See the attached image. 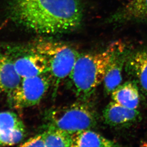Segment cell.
I'll list each match as a JSON object with an SVG mask.
<instances>
[{"label":"cell","mask_w":147,"mask_h":147,"mask_svg":"<svg viewBox=\"0 0 147 147\" xmlns=\"http://www.w3.org/2000/svg\"><path fill=\"white\" fill-rule=\"evenodd\" d=\"M7 13L15 24L41 34L73 32L83 17L80 0H10Z\"/></svg>","instance_id":"obj_1"},{"label":"cell","mask_w":147,"mask_h":147,"mask_svg":"<svg viewBox=\"0 0 147 147\" xmlns=\"http://www.w3.org/2000/svg\"><path fill=\"white\" fill-rule=\"evenodd\" d=\"M129 53L126 45H124L117 51L110 62L103 81L104 93L106 95L111 94L121 84L122 80V71Z\"/></svg>","instance_id":"obj_10"},{"label":"cell","mask_w":147,"mask_h":147,"mask_svg":"<svg viewBox=\"0 0 147 147\" xmlns=\"http://www.w3.org/2000/svg\"><path fill=\"white\" fill-rule=\"evenodd\" d=\"M147 21V0H131L107 18L110 24Z\"/></svg>","instance_id":"obj_9"},{"label":"cell","mask_w":147,"mask_h":147,"mask_svg":"<svg viewBox=\"0 0 147 147\" xmlns=\"http://www.w3.org/2000/svg\"><path fill=\"white\" fill-rule=\"evenodd\" d=\"M46 120L47 127L72 134L95 126L98 118L95 110L87 101L80 100L51 110L46 115Z\"/></svg>","instance_id":"obj_4"},{"label":"cell","mask_w":147,"mask_h":147,"mask_svg":"<svg viewBox=\"0 0 147 147\" xmlns=\"http://www.w3.org/2000/svg\"><path fill=\"white\" fill-rule=\"evenodd\" d=\"M19 146L21 147H46L43 134L42 133L30 138L26 142L21 143Z\"/></svg>","instance_id":"obj_16"},{"label":"cell","mask_w":147,"mask_h":147,"mask_svg":"<svg viewBox=\"0 0 147 147\" xmlns=\"http://www.w3.org/2000/svg\"><path fill=\"white\" fill-rule=\"evenodd\" d=\"M22 80L16 70L13 59L0 53V93L10 94Z\"/></svg>","instance_id":"obj_11"},{"label":"cell","mask_w":147,"mask_h":147,"mask_svg":"<svg viewBox=\"0 0 147 147\" xmlns=\"http://www.w3.org/2000/svg\"><path fill=\"white\" fill-rule=\"evenodd\" d=\"M51 85L49 74L22 79L18 87L8 95L10 104L16 109L36 105L45 96Z\"/></svg>","instance_id":"obj_5"},{"label":"cell","mask_w":147,"mask_h":147,"mask_svg":"<svg viewBox=\"0 0 147 147\" xmlns=\"http://www.w3.org/2000/svg\"><path fill=\"white\" fill-rule=\"evenodd\" d=\"M139 87L135 81L121 84L111 93L113 101L129 108L137 109L140 101Z\"/></svg>","instance_id":"obj_12"},{"label":"cell","mask_w":147,"mask_h":147,"mask_svg":"<svg viewBox=\"0 0 147 147\" xmlns=\"http://www.w3.org/2000/svg\"><path fill=\"white\" fill-rule=\"evenodd\" d=\"M124 69L139 89L147 94V48L129 52L127 58Z\"/></svg>","instance_id":"obj_7"},{"label":"cell","mask_w":147,"mask_h":147,"mask_svg":"<svg viewBox=\"0 0 147 147\" xmlns=\"http://www.w3.org/2000/svg\"><path fill=\"white\" fill-rule=\"evenodd\" d=\"M46 147H71V134L57 128L47 127L43 132Z\"/></svg>","instance_id":"obj_14"},{"label":"cell","mask_w":147,"mask_h":147,"mask_svg":"<svg viewBox=\"0 0 147 147\" xmlns=\"http://www.w3.org/2000/svg\"><path fill=\"white\" fill-rule=\"evenodd\" d=\"M17 72L22 79L49 74V63L45 57L38 53H30L13 59Z\"/></svg>","instance_id":"obj_8"},{"label":"cell","mask_w":147,"mask_h":147,"mask_svg":"<svg viewBox=\"0 0 147 147\" xmlns=\"http://www.w3.org/2000/svg\"><path fill=\"white\" fill-rule=\"evenodd\" d=\"M125 44L115 41L97 53L80 54L68 77L73 92L79 100L87 101L103 82L107 68L117 51Z\"/></svg>","instance_id":"obj_2"},{"label":"cell","mask_w":147,"mask_h":147,"mask_svg":"<svg viewBox=\"0 0 147 147\" xmlns=\"http://www.w3.org/2000/svg\"><path fill=\"white\" fill-rule=\"evenodd\" d=\"M137 110L129 108L115 101L110 102L103 111V119L107 125L114 127H129L140 121Z\"/></svg>","instance_id":"obj_6"},{"label":"cell","mask_w":147,"mask_h":147,"mask_svg":"<svg viewBox=\"0 0 147 147\" xmlns=\"http://www.w3.org/2000/svg\"><path fill=\"white\" fill-rule=\"evenodd\" d=\"M71 147H115L119 145L90 129L77 132L71 134Z\"/></svg>","instance_id":"obj_13"},{"label":"cell","mask_w":147,"mask_h":147,"mask_svg":"<svg viewBox=\"0 0 147 147\" xmlns=\"http://www.w3.org/2000/svg\"><path fill=\"white\" fill-rule=\"evenodd\" d=\"M24 124L19 117L11 111L0 113V143L16 128Z\"/></svg>","instance_id":"obj_15"},{"label":"cell","mask_w":147,"mask_h":147,"mask_svg":"<svg viewBox=\"0 0 147 147\" xmlns=\"http://www.w3.org/2000/svg\"><path fill=\"white\" fill-rule=\"evenodd\" d=\"M30 51L41 54L47 60L53 89V95L55 96L61 82L72 71L80 53L69 45L50 40L36 42Z\"/></svg>","instance_id":"obj_3"}]
</instances>
